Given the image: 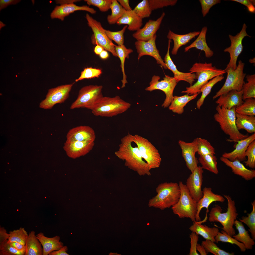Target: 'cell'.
I'll return each instance as SVG.
<instances>
[{"instance_id":"1","label":"cell","mask_w":255,"mask_h":255,"mask_svg":"<svg viewBox=\"0 0 255 255\" xmlns=\"http://www.w3.org/2000/svg\"><path fill=\"white\" fill-rule=\"evenodd\" d=\"M132 144L129 133L121 139L119 148L115 152V155L124 161L126 166L139 175H150L151 170L148 164L143 160L137 146H134Z\"/></svg>"},{"instance_id":"2","label":"cell","mask_w":255,"mask_h":255,"mask_svg":"<svg viewBox=\"0 0 255 255\" xmlns=\"http://www.w3.org/2000/svg\"><path fill=\"white\" fill-rule=\"evenodd\" d=\"M191 73H195L196 82L193 85L186 88L185 90L181 93L189 95H194L200 93V90L208 81L215 77L223 76L226 73L225 69H219L213 66L212 63H196L190 69Z\"/></svg>"},{"instance_id":"3","label":"cell","mask_w":255,"mask_h":255,"mask_svg":"<svg viewBox=\"0 0 255 255\" xmlns=\"http://www.w3.org/2000/svg\"><path fill=\"white\" fill-rule=\"evenodd\" d=\"M157 195L149 200L148 205L163 210L172 207L178 201L180 195L178 184L165 182L159 184L156 188Z\"/></svg>"},{"instance_id":"4","label":"cell","mask_w":255,"mask_h":255,"mask_svg":"<svg viewBox=\"0 0 255 255\" xmlns=\"http://www.w3.org/2000/svg\"><path fill=\"white\" fill-rule=\"evenodd\" d=\"M224 196L227 201L226 211L222 213V210L221 207L218 205H216L211 208L210 212L208 221L210 222L220 223L223 226L221 228L222 230L232 237L235 234V231L233 226L238 214L234 200L229 195H224Z\"/></svg>"},{"instance_id":"5","label":"cell","mask_w":255,"mask_h":255,"mask_svg":"<svg viewBox=\"0 0 255 255\" xmlns=\"http://www.w3.org/2000/svg\"><path fill=\"white\" fill-rule=\"evenodd\" d=\"M235 108L228 109L217 105L216 108L217 112L214 115V117L221 130L229 136V141L237 142L249 136L241 133L237 128L235 122Z\"/></svg>"},{"instance_id":"6","label":"cell","mask_w":255,"mask_h":255,"mask_svg":"<svg viewBox=\"0 0 255 255\" xmlns=\"http://www.w3.org/2000/svg\"><path fill=\"white\" fill-rule=\"evenodd\" d=\"M131 106L130 103L118 96L103 97L91 110L95 116L112 117L125 112Z\"/></svg>"},{"instance_id":"7","label":"cell","mask_w":255,"mask_h":255,"mask_svg":"<svg viewBox=\"0 0 255 255\" xmlns=\"http://www.w3.org/2000/svg\"><path fill=\"white\" fill-rule=\"evenodd\" d=\"M178 184L180 196L178 202L171 207L173 212L181 218H188L195 222L197 202L191 196L185 185L182 181H180Z\"/></svg>"},{"instance_id":"8","label":"cell","mask_w":255,"mask_h":255,"mask_svg":"<svg viewBox=\"0 0 255 255\" xmlns=\"http://www.w3.org/2000/svg\"><path fill=\"white\" fill-rule=\"evenodd\" d=\"M102 86L90 85L84 86L79 91L77 97L70 109L86 108L91 110L103 97Z\"/></svg>"},{"instance_id":"9","label":"cell","mask_w":255,"mask_h":255,"mask_svg":"<svg viewBox=\"0 0 255 255\" xmlns=\"http://www.w3.org/2000/svg\"><path fill=\"white\" fill-rule=\"evenodd\" d=\"M132 141L138 147L141 155L150 169L159 167L162 158L158 150L148 139L137 134H131Z\"/></svg>"},{"instance_id":"10","label":"cell","mask_w":255,"mask_h":255,"mask_svg":"<svg viewBox=\"0 0 255 255\" xmlns=\"http://www.w3.org/2000/svg\"><path fill=\"white\" fill-rule=\"evenodd\" d=\"M244 65L245 64L240 60L236 69H225L227 74L226 79L223 85L213 97V99L231 90L239 91L242 90L246 76L243 71Z\"/></svg>"},{"instance_id":"11","label":"cell","mask_w":255,"mask_h":255,"mask_svg":"<svg viewBox=\"0 0 255 255\" xmlns=\"http://www.w3.org/2000/svg\"><path fill=\"white\" fill-rule=\"evenodd\" d=\"M85 17L88 26L91 28L93 33L91 38L92 44L101 46L104 50L111 53L114 56H117L115 50V45L106 35L105 29L101 23L88 13L86 14Z\"/></svg>"},{"instance_id":"12","label":"cell","mask_w":255,"mask_h":255,"mask_svg":"<svg viewBox=\"0 0 255 255\" xmlns=\"http://www.w3.org/2000/svg\"><path fill=\"white\" fill-rule=\"evenodd\" d=\"M160 77L154 75L152 78L149 85L145 90L150 92L156 90L162 91L165 94L166 97L162 105L164 108L169 106L174 97L173 92L177 82L174 77L165 75L163 80L159 81Z\"/></svg>"},{"instance_id":"13","label":"cell","mask_w":255,"mask_h":255,"mask_svg":"<svg viewBox=\"0 0 255 255\" xmlns=\"http://www.w3.org/2000/svg\"><path fill=\"white\" fill-rule=\"evenodd\" d=\"M247 27L246 24L244 23L241 30L236 35L233 36L230 34L229 35V37L231 42V45L229 47L225 48L224 51L229 53L230 59L225 69L231 68L235 70L236 68L238 58L243 50L242 40L246 36L251 37L246 32Z\"/></svg>"},{"instance_id":"14","label":"cell","mask_w":255,"mask_h":255,"mask_svg":"<svg viewBox=\"0 0 255 255\" xmlns=\"http://www.w3.org/2000/svg\"><path fill=\"white\" fill-rule=\"evenodd\" d=\"M73 84L63 85L49 89L45 98L40 103V107L50 109L56 104L64 103L69 97Z\"/></svg>"},{"instance_id":"15","label":"cell","mask_w":255,"mask_h":255,"mask_svg":"<svg viewBox=\"0 0 255 255\" xmlns=\"http://www.w3.org/2000/svg\"><path fill=\"white\" fill-rule=\"evenodd\" d=\"M157 37L156 34L148 41L138 40L135 42V47L138 54V59L139 60L142 56L144 55L152 56L155 59L157 64L161 65L162 67L166 69L167 67L156 46Z\"/></svg>"},{"instance_id":"16","label":"cell","mask_w":255,"mask_h":255,"mask_svg":"<svg viewBox=\"0 0 255 255\" xmlns=\"http://www.w3.org/2000/svg\"><path fill=\"white\" fill-rule=\"evenodd\" d=\"M203 169L200 166L196 167L187 178L185 185L191 196L197 202L203 195L201 189L204 172Z\"/></svg>"},{"instance_id":"17","label":"cell","mask_w":255,"mask_h":255,"mask_svg":"<svg viewBox=\"0 0 255 255\" xmlns=\"http://www.w3.org/2000/svg\"><path fill=\"white\" fill-rule=\"evenodd\" d=\"M94 141H81L67 140L63 147L67 156L76 159L84 156L93 149Z\"/></svg>"},{"instance_id":"18","label":"cell","mask_w":255,"mask_h":255,"mask_svg":"<svg viewBox=\"0 0 255 255\" xmlns=\"http://www.w3.org/2000/svg\"><path fill=\"white\" fill-rule=\"evenodd\" d=\"M197 138L191 142L179 140L178 144L182 151V155L188 169L192 172L198 166L199 162L195 155L197 152Z\"/></svg>"},{"instance_id":"19","label":"cell","mask_w":255,"mask_h":255,"mask_svg":"<svg viewBox=\"0 0 255 255\" xmlns=\"http://www.w3.org/2000/svg\"><path fill=\"white\" fill-rule=\"evenodd\" d=\"M165 15V13L163 12L156 20H149L142 28L139 29L132 34L133 37L137 41H147L150 40L156 34Z\"/></svg>"},{"instance_id":"20","label":"cell","mask_w":255,"mask_h":255,"mask_svg":"<svg viewBox=\"0 0 255 255\" xmlns=\"http://www.w3.org/2000/svg\"><path fill=\"white\" fill-rule=\"evenodd\" d=\"M78 10L86 11L93 14H95L96 12V10L94 8L87 6H79L71 3L56 6L51 13L50 16L52 19L58 18L63 21L65 17L75 11Z\"/></svg>"},{"instance_id":"21","label":"cell","mask_w":255,"mask_h":255,"mask_svg":"<svg viewBox=\"0 0 255 255\" xmlns=\"http://www.w3.org/2000/svg\"><path fill=\"white\" fill-rule=\"evenodd\" d=\"M254 140L255 133L238 141L234 150L230 152L223 153L222 157L232 161L236 160L240 162L245 161L246 151L250 144Z\"/></svg>"},{"instance_id":"22","label":"cell","mask_w":255,"mask_h":255,"mask_svg":"<svg viewBox=\"0 0 255 255\" xmlns=\"http://www.w3.org/2000/svg\"><path fill=\"white\" fill-rule=\"evenodd\" d=\"M95 131L89 126H81L70 129L66 135L67 140L81 141H94Z\"/></svg>"},{"instance_id":"23","label":"cell","mask_w":255,"mask_h":255,"mask_svg":"<svg viewBox=\"0 0 255 255\" xmlns=\"http://www.w3.org/2000/svg\"><path fill=\"white\" fill-rule=\"evenodd\" d=\"M202 197L197 203V212L196 216V221H199L201 219L200 214V212L203 208H205L207 210L209 205L214 202L218 201L223 202L225 199L222 196L213 193L210 187H205L203 190Z\"/></svg>"},{"instance_id":"24","label":"cell","mask_w":255,"mask_h":255,"mask_svg":"<svg viewBox=\"0 0 255 255\" xmlns=\"http://www.w3.org/2000/svg\"><path fill=\"white\" fill-rule=\"evenodd\" d=\"M171 40L169 39L167 53L164 58V63L167 68L171 71L174 75V77L178 82L181 81L187 82L190 84V86L192 85L193 83L196 79L195 73L190 72H184L178 71L172 61L170 54V43Z\"/></svg>"},{"instance_id":"25","label":"cell","mask_w":255,"mask_h":255,"mask_svg":"<svg viewBox=\"0 0 255 255\" xmlns=\"http://www.w3.org/2000/svg\"><path fill=\"white\" fill-rule=\"evenodd\" d=\"M242 94V90L239 91L231 90L220 95L215 102L220 106L230 109L242 104L244 102Z\"/></svg>"},{"instance_id":"26","label":"cell","mask_w":255,"mask_h":255,"mask_svg":"<svg viewBox=\"0 0 255 255\" xmlns=\"http://www.w3.org/2000/svg\"><path fill=\"white\" fill-rule=\"evenodd\" d=\"M221 161L227 166L230 168L235 174L241 176L247 181L251 180L255 178V170L246 168L240 161L236 160L231 161L221 157Z\"/></svg>"},{"instance_id":"27","label":"cell","mask_w":255,"mask_h":255,"mask_svg":"<svg viewBox=\"0 0 255 255\" xmlns=\"http://www.w3.org/2000/svg\"><path fill=\"white\" fill-rule=\"evenodd\" d=\"M200 32L195 31L186 34H176L170 30L167 37L169 39L173 40L174 42V46L171 52L172 54L173 55H176L180 47L186 45L193 38L198 36Z\"/></svg>"},{"instance_id":"28","label":"cell","mask_w":255,"mask_h":255,"mask_svg":"<svg viewBox=\"0 0 255 255\" xmlns=\"http://www.w3.org/2000/svg\"><path fill=\"white\" fill-rule=\"evenodd\" d=\"M36 235L42 246L43 255H49L52 252L58 250L64 246L63 242L60 241V237L59 236L48 237L42 232L39 233Z\"/></svg>"},{"instance_id":"29","label":"cell","mask_w":255,"mask_h":255,"mask_svg":"<svg viewBox=\"0 0 255 255\" xmlns=\"http://www.w3.org/2000/svg\"><path fill=\"white\" fill-rule=\"evenodd\" d=\"M119 25L126 24L128 29L130 31H136L141 28L143 25L142 19L139 17L133 10L127 11L116 23Z\"/></svg>"},{"instance_id":"30","label":"cell","mask_w":255,"mask_h":255,"mask_svg":"<svg viewBox=\"0 0 255 255\" xmlns=\"http://www.w3.org/2000/svg\"><path fill=\"white\" fill-rule=\"evenodd\" d=\"M207 30L206 26L203 27L196 40L190 45L185 48L184 51L187 52L190 49L195 48L203 51L206 58H209L212 56L213 55V52L208 47L206 41V35Z\"/></svg>"},{"instance_id":"31","label":"cell","mask_w":255,"mask_h":255,"mask_svg":"<svg viewBox=\"0 0 255 255\" xmlns=\"http://www.w3.org/2000/svg\"><path fill=\"white\" fill-rule=\"evenodd\" d=\"M189 230L198 235L201 236L205 240H209L215 242V237L219 230L217 227H210L201 224L198 221L193 222L189 228Z\"/></svg>"},{"instance_id":"32","label":"cell","mask_w":255,"mask_h":255,"mask_svg":"<svg viewBox=\"0 0 255 255\" xmlns=\"http://www.w3.org/2000/svg\"><path fill=\"white\" fill-rule=\"evenodd\" d=\"M234 225L238 231V234L232 236L238 241L243 243L246 249H252L255 244L254 240L251 237L248 231L246 230L242 223L236 219L235 221Z\"/></svg>"},{"instance_id":"33","label":"cell","mask_w":255,"mask_h":255,"mask_svg":"<svg viewBox=\"0 0 255 255\" xmlns=\"http://www.w3.org/2000/svg\"><path fill=\"white\" fill-rule=\"evenodd\" d=\"M25 255H43V248L34 231L28 234L25 244Z\"/></svg>"},{"instance_id":"34","label":"cell","mask_w":255,"mask_h":255,"mask_svg":"<svg viewBox=\"0 0 255 255\" xmlns=\"http://www.w3.org/2000/svg\"><path fill=\"white\" fill-rule=\"evenodd\" d=\"M198 94L189 95L187 94L179 96H174L173 100L169 106V109L174 113L180 114L184 111V107L187 103L195 98Z\"/></svg>"},{"instance_id":"35","label":"cell","mask_w":255,"mask_h":255,"mask_svg":"<svg viewBox=\"0 0 255 255\" xmlns=\"http://www.w3.org/2000/svg\"><path fill=\"white\" fill-rule=\"evenodd\" d=\"M236 124L239 130L244 129L251 133H255V117L254 116L239 114L236 113Z\"/></svg>"},{"instance_id":"36","label":"cell","mask_w":255,"mask_h":255,"mask_svg":"<svg viewBox=\"0 0 255 255\" xmlns=\"http://www.w3.org/2000/svg\"><path fill=\"white\" fill-rule=\"evenodd\" d=\"M115 50L117 56L119 58L121 61L120 66L123 74V78L121 81L122 88L125 86V84L127 83V76L124 70V63L125 59L128 58L129 54L133 52L130 48H127L123 45H115Z\"/></svg>"},{"instance_id":"37","label":"cell","mask_w":255,"mask_h":255,"mask_svg":"<svg viewBox=\"0 0 255 255\" xmlns=\"http://www.w3.org/2000/svg\"><path fill=\"white\" fill-rule=\"evenodd\" d=\"M214 155L209 154L200 155L198 160L203 169L217 174L219 171L217 167V158Z\"/></svg>"},{"instance_id":"38","label":"cell","mask_w":255,"mask_h":255,"mask_svg":"<svg viewBox=\"0 0 255 255\" xmlns=\"http://www.w3.org/2000/svg\"><path fill=\"white\" fill-rule=\"evenodd\" d=\"M224 78V77L223 76H216L208 81L202 87L200 91V92L202 93L201 95L196 103V106L197 108L200 109L204 103L205 99L210 93L213 86L218 82L222 81Z\"/></svg>"},{"instance_id":"39","label":"cell","mask_w":255,"mask_h":255,"mask_svg":"<svg viewBox=\"0 0 255 255\" xmlns=\"http://www.w3.org/2000/svg\"><path fill=\"white\" fill-rule=\"evenodd\" d=\"M245 77L247 82H245L242 86L243 100L249 98H255V75H247Z\"/></svg>"},{"instance_id":"40","label":"cell","mask_w":255,"mask_h":255,"mask_svg":"<svg viewBox=\"0 0 255 255\" xmlns=\"http://www.w3.org/2000/svg\"><path fill=\"white\" fill-rule=\"evenodd\" d=\"M110 9L111 13L107 16V20L109 23L111 25L116 23L126 11L116 0H112Z\"/></svg>"},{"instance_id":"41","label":"cell","mask_w":255,"mask_h":255,"mask_svg":"<svg viewBox=\"0 0 255 255\" xmlns=\"http://www.w3.org/2000/svg\"><path fill=\"white\" fill-rule=\"evenodd\" d=\"M241 105L235 108L236 113L240 115H255V99L249 98L244 100Z\"/></svg>"},{"instance_id":"42","label":"cell","mask_w":255,"mask_h":255,"mask_svg":"<svg viewBox=\"0 0 255 255\" xmlns=\"http://www.w3.org/2000/svg\"><path fill=\"white\" fill-rule=\"evenodd\" d=\"M252 209L250 213L247 214V216H242L240 221L246 224L249 229L251 238L255 239V200L251 203Z\"/></svg>"},{"instance_id":"43","label":"cell","mask_w":255,"mask_h":255,"mask_svg":"<svg viewBox=\"0 0 255 255\" xmlns=\"http://www.w3.org/2000/svg\"><path fill=\"white\" fill-rule=\"evenodd\" d=\"M215 242L218 243L221 242H228L233 244H235L237 246L242 252H245L246 249L243 245L242 243L238 241L234 238L226 233L223 230L219 231L217 233L215 237Z\"/></svg>"},{"instance_id":"44","label":"cell","mask_w":255,"mask_h":255,"mask_svg":"<svg viewBox=\"0 0 255 255\" xmlns=\"http://www.w3.org/2000/svg\"><path fill=\"white\" fill-rule=\"evenodd\" d=\"M9 234L8 242H17L25 245L28 234L24 228L10 231Z\"/></svg>"},{"instance_id":"45","label":"cell","mask_w":255,"mask_h":255,"mask_svg":"<svg viewBox=\"0 0 255 255\" xmlns=\"http://www.w3.org/2000/svg\"><path fill=\"white\" fill-rule=\"evenodd\" d=\"M197 138V152L199 155L215 154L214 148L207 140Z\"/></svg>"},{"instance_id":"46","label":"cell","mask_w":255,"mask_h":255,"mask_svg":"<svg viewBox=\"0 0 255 255\" xmlns=\"http://www.w3.org/2000/svg\"><path fill=\"white\" fill-rule=\"evenodd\" d=\"M215 242L209 240H205L202 242L201 245L204 247L207 252L214 255H233L234 253H230L220 248Z\"/></svg>"},{"instance_id":"47","label":"cell","mask_w":255,"mask_h":255,"mask_svg":"<svg viewBox=\"0 0 255 255\" xmlns=\"http://www.w3.org/2000/svg\"><path fill=\"white\" fill-rule=\"evenodd\" d=\"M135 13L143 19L149 17L152 10L149 0H143L139 3L133 9Z\"/></svg>"},{"instance_id":"48","label":"cell","mask_w":255,"mask_h":255,"mask_svg":"<svg viewBox=\"0 0 255 255\" xmlns=\"http://www.w3.org/2000/svg\"><path fill=\"white\" fill-rule=\"evenodd\" d=\"M8 239L0 240V255H24L26 250H18L11 246Z\"/></svg>"},{"instance_id":"49","label":"cell","mask_w":255,"mask_h":255,"mask_svg":"<svg viewBox=\"0 0 255 255\" xmlns=\"http://www.w3.org/2000/svg\"><path fill=\"white\" fill-rule=\"evenodd\" d=\"M128 26H124L120 30L117 31H112L105 30L106 34L111 40H113L118 45H123L124 34Z\"/></svg>"},{"instance_id":"50","label":"cell","mask_w":255,"mask_h":255,"mask_svg":"<svg viewBox=\"0 0 255 255\" xmlns=\"http://www.w3.org/2000/svg\"><path fill=\"white\" fill-rule=\"evenodd\" d=\"M245 156L247 157L245 163L246 166L254 169L255 168V140L249 145L245 153Z\"/></svg>"},{"instance_id":"51","label":"cell","mask_w":255,"mask_h":255,"mask_svg":"<svg viewBox=\"0 0 255 255\" xmlns=\"http://www.w3.org/2000/svg\"><path fill=\"white\" fill-rule=\"evenodd\" d=\"M102 73L101 70L99 69L88 67L85 68L81 73L79 77L75 80L77 82L85 79L98 77Z\"/></svg>"},{"instance_id":"52","label":"cell","mask_w":255,"mask_h":255,"mask_svg":"<svg viewBox=\"0 0 255 255\" xmlns=\"http://www.w3.org/2000/svg\"><path fill=\"white\" fill-rule=\"evenodd\" d=\"M89 5H93L98 8L103 12L108 11L110 9L112 0H85Z\"/></svg>"},{"instance_id":"53","label":"cell","mask_w":255,"mask_h":255,"mask_svg":"<svg viewBox=\"0 0 255 255\" xmlns=\"http://www.w3.org/2000/svg\"><path fill=\"white\" fill-rule=\"evenodd\" d=\"M177 0H149L152 10L168 6H173L176 4Z\"/></svg>"},{"instance_id":"54","label":"cell","mask_w":255,"mask_h":255,"mask_svg":"<svg viewBox=\"0 0 255 255\" xmlns=\"http://www.w3.org/2000/svg\"><path fill=\"white\" fill-rule=\"evenodd\" d=\"M199 1L201 6V12L203 17L207 15L213 5L221 2L220 0H199Z\"/></svg>"},{"instance_id":"55","label":"cell","mask_w":255,"mask_h":255,"mask_svg":"<svg viewBox=\"0 0 255 255\" xmlns=\"http://www.w3.org/2000/svg\"><path fill=\"white\" fill-rule=\"evenodd\" d=\"M189 237L191 240V247L189 255H200L197 252L196 249L199 240L198 235L195 233L192 232L190 234Z\"/></svg>"},{"instance_id":"56","label":"cell","mask_w":255,"mask_h":255,"mask_svg":"<svg viewBox=\"0 0 255 255\" xmlns=\"http://www.w3.org/2000/svg\"><path fill=\"white\" fill-rule=\"evenodd\" d=\"M240 3L246 6L250 12L254 13L255 8L254 6L255 0H230Z\"/></svg>"},{"instance_id":"57","label":"cell","mask_w":255,"mask_h":255,"mask_svg":"<svg viewBox=\"0 0 255 255\" xmlns=\"http://www.w3.org/2000/svg\"><path fill=\"white\" fill-rule=\"evenodd\" d=\"M21 1L20 0H0V10L6 8L9 5L15 4Z\"/></svg>"},{"instance_id":"58","label":"cell","mask_w":255,"mask_h":255,"mask_svg":"<svg viewBox=\"0 0 255 255\" xmlns=\"http://www.w3.org/2000/svg\"><path fill=\"white\" fill-rule=\"evenodd\" d=\"M68 248L66 246H64L60 249L53 251L50 253L49 255H69L67 251Z\"/></svg>"},{"instance_id":"59","label":"cell","mask_w":255,"mask_h":255,"mask_svg":"<svg viewBox=\"0 0 255 255\" xmlns=\"http://www.w3.org/2000/svg\"><path fill=\"white\" fill-rule=\"evenodd\" d=\"M118 2L120 5L126 11H129L132 10L129 4V0H118Z\"/></svg>"},{"instance_id":"60","label":"cell","mask_w":255,"mask_h":255,"mask_svg":"<svg viewBox=\"0 0 255 255\" xmlns=\"http://www.w3.org/2000/svg\"><path fill=\"white\" fill-rule=\"evenodd\" d=\"M8 242L11 246L18 250L22 251L26 250L25 245L22 244L17 242Z\"/></svg>"},{"instance_id":"61","label":"cell","mask_w":255,"mask_h":255,"mask_svg":"<svg viewBox=\"0 0 255 255\" xmlns=\"http://www.w3.org/2000/svg\"><path fill=\"white\" fill-rule=\"evenodd\" d=\"M196 249L197 251L199 252L200 255H206L208 253L204 247L201 245L199 244L198 243L196 246Z\"/></svg>"},{"instance_id":"62","label":"cell","mask_w":255,"mask_h":255,"mask_svg":"<svg viewBox=\"0 0 255 255\" xmlns=\"http://www.w3.org/2000/svg\"><path fill=\"white\" fill-rule=\"evenodd\" d=\"M104 50L103 48L101 46L97 45L94 48V52L96 54L99 55Z\"/></svg>"},{"instance_id":"63","label":"cell","mask_w":255,"mask_h":255,"mask_svg":"<svg viewBox=\"0 0 255 255\" xmlns=\"http://www.w3.org/2000/svg\"><path fill=\"white\" fill-rule=\"evenodd\" d=\"M99 55L100 58L103 59H107L109 56L108 53L107 51L105 50H103Z\"/></svg>"},{"instance_id":"64","label":"cell","mask_w":255,"mask_h":255,"mask_svg":"<svg viewBox=\"0 0 255 255\" xmlns=\"http://www.w3.org/2000/svg\"><path fill=\"white\" fill-rule=\"evenodd\" d=\"M255 58H254L252 59H250L249 60V62L251 63L255 64Z\"/></svg>"}]
</instances>
